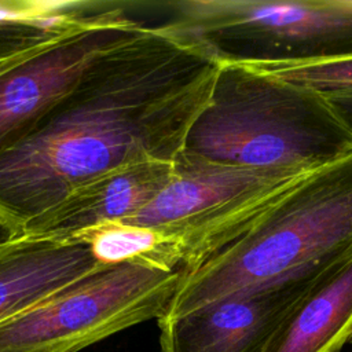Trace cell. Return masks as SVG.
Returning a JSON list of instances; mask_svg holds the SVG:
<instances>
[{
  "instance_id": "3",
  "label": "cell",
  "mask_w": 352,
  "mask_h": 352,
  "mask_svg": "<svg viewBox=\"0 0 352 352\" xmlns=\"http://www.w3.org/2000/svg\"><path fill=\"white\" fill-rule=\"evenodd\" d=\"M349 257L352 155L287 188L241 236L183 279L162 318L180 316Z\"/></svg>"
},
{
  "instance_id": "9",
  "label": "cell",
  "mask_w": 352,
  "mask_h": 352,
  "mask_svg": "<svg viewBox=\"0 0 352 352\" xmlns=\"http://www.w3.org/2000/svg\"><path fill=\"white\" fill-rule=\"evenodd\" d=\"M173 161H144L106 172L29 220L19 236L67 241L140 212L169 182ZM18 238V236H16Z\"/></svg>"
},
{
  "instance_id": "8",
  "label": "cell",
  "mask_w": 352,
  "mask_h": 352,
  "mask_svg": "<svg viewBox=\"0 0 352 352\" xmlns=\"http://www.w3.org/2000/svg\"><path fill=\"white\" fill-rule=\"evenodd\" d=\"M346 260L318 264L188 314L161 318L162 352H263L294 307Z\"/></svg>"
},
{
  "instance_id": "15",
  "label": "cell",
  "mask_w": 352,
  "mask_h": 352,
  "mask_svg": "<svg viewBox=\"0 0 352 352\" xmlns=\"http://www.w3.org/2000/svg\"><path fill=\"white\" fill-rule=\"evenodd\" d=\"M338 116L352 129V88L323 92Z\"/></svg>"
},
{
  "instance_id": "4",
  "label": "cell",
  "mask_w": 352,
  "mask_h": 352,
  "mask_svg": "<svg viewBox=\"0 0 352 352\" xmlns=\"http://www.w3.org/2000/svg\"><path fill=\"white\" fill-rule=\"evenodd\" d=\"M308 173L227 165L182 150L165 187L122 223L155 231L169 267L182 270L186 278L241 236Z\"/></svg>"
},
{
  "instance_id": "2",
  "label": "cell",
  "mask_w": 352,
  "mask_h": 352,
  "mask_svg": "<svg viewBox=\"0 0 352 352\" xmlns=\"http://www.w3.org/2000/svg\"><path fill=\"white\" fill-rule=\"evenodd\" d=\"M183 150L227 165L314 172L352 155V129L323 92L220 62Z\"/></svg>"
},
{
  "instance_id": "7",
  "label": "cell",
  "mask_w": 352,
  "mask_h": 352,
  "mask_svg": "<svg viewBox=\"0 0 352 352\" xmlns=\"http://www.w3.org/2000/svg\"><path fill=\"white\" fill-rule=\"evenodd\" d=\"M120 6L67 36L0 66V157L26 139L106 52L144 25Z\"/></svg>"
},
{
  "instance_id": "14",
  "label": "cell",
  "mask_w": 352,
  "mask_h": 352,
  "mask_svg": "<svg viewBox=\"0 0 352 352\" xmlns=\"http://www.w3.org/2000/svg\"><path fill=\"white\" fill-rule=\"evenodd\" d=\"M285 80L320 92L352 88V59L302 65H253Z\"/></svg>"
},
{
  "instance_id": "5",
  "label": "cell",
  "mask_w": 352,
  "mask_h": 352,
  "mask_svg": "<svg viewBox=\"0 0 352 352\" xmlns=\"http://www.w3.org/2000/svg\"><path fill=\"white\" fill-rule=\"evenodd\" d=\"M169 21L214 60L302 65L352 59V0H176Z\"/></svg>"
},
{
  "instance_id": "6",
  "label": "cell",
  "mask_w": 352,
  "mask_h": 352,
  "mask_svg": "<svg viewBox=\"0 0 352 352\" xmlns=\"http://www.w3.org/2000/svg\"><path fill=\"white\" fill-rule=\"evenodd\" d=\"M184 279L148 261L99 265L0 323V352H77L161 319Z\"/></svg>"
},
{
  "instance_id": "17",
  "label": "cell",
  "mask_w": 352,
  "mask_h": 352,
  "mask_svg": "<svg viewBox=\"0 0 352 352\" xmlns=\"http://www.w3.org/2000/svg\"><path fill=\"white\" fill-rule=\"evenodd\" d=\"M348 344H352V334H351V337H349V340H348Z\"/></svg>"
},
{
  "instance_id": "10",
  "label": "cell",
  "mask_w": 352,
  "mask_h": 352,
  "mask_svg": "<svg viewBox=\"0 0 352 352\" xmlns=\"http://www.w3.org/2000/svg\"><path fill=\"white\" fill-rule=\"evenodd\" d=\"M99 265L77 241L18 236L0 243V323Z\"/></svg>"
},
{
  "instance_id": "11",
  "label": "cell",
  "mask_w": 352,
  "mask_h": 352,
  "mask_svg": "<svg viewBox=\"0 0 352 352\" xmlns=\"http://www.w3.org/2000/svg\"><path fill=\"white\" fill-rule=\"evenodd\" d=\"M352 334V257L289 314L263 352H338Z\"/></svg>"
},
{
  "instance_id": "16",
  "label": "cell",
  "mask_w": 352,
  "mask_h": 352,
  "mask_svg": "<svg viewBox=\"0 0 352 352\" xmlns=\"http://www.w3.org/2000/svg\"><path fill=\"white\" fill-rule=\"evenodd\" d=\"M11 238V235H10V232L0 224V243H3V242H6V241H8Z\"/></svg>"
},
{
  "instance_id": "13",
  "label": "cell",
  "mask_w": 352,
  "mask_h": 352,
  "mask_svg": "<svg viewBox=\"0 0 352 352\" xmlns=\"http://www.w3.org/2000/svg\"><path fill=\"white\" fill-rule=\"evenodd\" d=\"M67 241L88 245L91 253L102 265L142 260L173 270L168 264L162 238L147 227L113 221L84 230Z\"/></svg>"
},
{
  "instance_id": "1",
  "label": "cell",
  "mask_w": 352,
  "mask_h": 352,
  "mask_svg": "<svg viewBox=\"0 0 352 352\" xmlns=\"http://www.w3.org/2000/svg\"><path fill=\"white\" fill-rule=\"evenodd\" d=\"M214 60L169 22L102 55L18 146L0 157V224L11 238L113 169L173 161L209 100Z\"/></svg>"
},
{
  "instance_id": "12",
  "label": "cell",
  "mask_w": 352,
  "mask_h": 352,
  "mask_svg": "<svg viewBox=\"0 0 352 352\" xmlns=\"http://www.w3.org/2000/svg\"><path fill=\"white\" fill-rule=\"evenodd\" d=\"M121 1L0 0V66L94 22Z\"/></svg>"
}]
</instances>
